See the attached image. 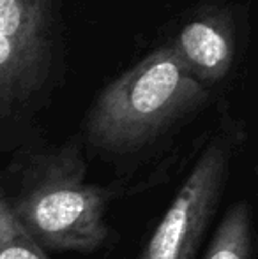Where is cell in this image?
Segmentation results:
<instances>
[{
	"label": "cell",
	"mask_w": 258,
	"mask_h": 259,
	"mask_svg": "<svg viewBox=\"0 0 258 259\" xmlns=\"http://www.w3.org/2000/svg\"><path fill=\"white\" fill-rule=\"evenodd\" d=\"M0 35L14 48L65 72L60 0H0Z\"/></svg>",
	"instance_id": "5"
},
{
	"label": "cell",
	"mask_w": 258,
	"mask_h": 259,
	"mask_svg": "<svg viewBox=\"0 0 258 259\" xmlns=\"http://www.w3.org/2000/svg\"><path fill=\"white\" fill-rule=\"evenodd\" d=\"M78 136L52 141L41 129L9 152L0 169V198L46 254L97 256L119 245L110 222L115 198L89 180Z\"/></svg>",
	"instance_id": "2"
},
{
	"label": "cell",
	"mask_w": 258,
	"mask_h": 259,
	"mask_svg": "<svg viewBox=\"0 0 258 259\" xmlns=\"http://www.w3.org/2000/svg\"><path fill=\"white\" fill-rule=\"evenodd\" d=\"M0 259H50L0 198Z\"/></svg>",
	"instance_id": "7"
},
{
	"label": "cell",
	"mask_w": 258,
	"mask_h": 259,
	"mask_svg": "<svg viewBox=\"0 0 258 259\" xmlns=\"http://www.w3.org/2000/svg\"><path fill=\"white\" fill-rule=\"evenodd\" d=\"M202 259H258L255 210L248 198L235 199L219 213Z\"/></svg>",
	"instance_id": "6"
},
{
	"label": "cell",
	"mask_w": 258,
	"mask_h": 259,
	"mask_svg": "<svg viewBox=\"0 0 258 259\" xmlns=\"http://www.w3.org/2000/svg\"><path fill=\"white\" fill-rule=\"evenodd\" d=\"M217 116L168 206L126 259H198L219 219L235 166L249 141L246 120L216 103Z\"/></svg>",
	"instance_id": "3"
},
{
	"label": "cell",
	"mask_w": 258,
	"mask_h": 259,
	"mask_svg": "<svg viewBox=\"0 0 258 259\" xmlns=\"http://www.w3.org/2000/svg\"><path fill=\"white\" fill-rule=\"evenodd\" d=\"M165 45L217 99L237 79L249 45V11L235 0H203L165 28Z\"/></svg>",
	"instance_id": "4"
},
{
	"label": "cell",
	"mask_w": 258,
	"mask_h": 259,
	"mask_svg": "<svg viewBox=\"0 0 258 259\" xmlns=\"http://www.w3.org/2000/svg\"><path fill=\"white\" fill-rule=\"evenodd\" d=\"M217 97L172 48L158 45L108 81L76 133L89 164L108 173L115 203L147 194L186 171L209 127L193 133Z\"/></svg>",
	"instance_id": "1"
}]
</instances>
